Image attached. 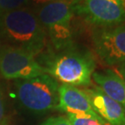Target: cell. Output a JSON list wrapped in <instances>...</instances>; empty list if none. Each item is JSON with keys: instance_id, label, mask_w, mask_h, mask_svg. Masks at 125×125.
Returning <instances> with one entry per match:
<instances>
[{"instance_id": "8992f818", "label": "cell", "mask_w": 125, "mask_h": 125, "mask_svg": "<svg viewBox=\"0 0 125 125\" xmlns=\"http://www.w3.org/2000/svg\"><path fill=\"white\" fill-rule=\"evenodd\" d=\"M73 11L94 28L125 23V0H81L73 4Z\"/></svg>"}, {"instance_id": "7a4b0ae2", "label": "cell", "mask_w": 125, "mask_h": 125, "mask_svg": "<svg viewBox=\"0 0 125 125\" xmlns=\"http://www.w3.org/2000/svg\"><path fill=\"white\" fill-rule=\"evenodd\" d=\"M43 66L47 74L62 84L87 87L96 62L91 52L73 44L48 56Z\"/></svg>"}, {"instance_id": "9c48e42d", "label": "cell", "mask_w": 125, "mask_h": 125, "mask_svg": "<svg viewBox=\"0 0 125 125\" xmlns=\"http://www.w3.org/2000/svg\"><path fill=\"white\" fill-rule=\"evenodd\" d=\"M83 90L88 95L94 111L108 125H125V111L118 103L98 86L86 87Z\"/></svg>"}, {"instance_id": "d6986e66", "label": "cell", "mask_w": 125, "mask_h": 125, "mask_svg": "<svg viewBox=\"0 0 125 125\" xmlns=\"http://www.w3.org/2000/svg\"><path fill=\"white\" fill-rule=\"evenodd\" d=\"M0 125H7L6 123H4V124H0Z\"/></svg>"}, {"instance_id": "5b68a950", "label": "cell", "mask_w": 125, "mask_h": 125, "mask_svg": "<svg viewBox=\"0 0 125 125\" xmlns=\"http://www.w3.org/2000/svg\"><path fill=\"white\" fill-rule=\"evenodd\" d=\"M46 73L35 56L21 48L2 44L0 51V74L7 80H24Z\"/></svg>"}, {"instance_id": "5bb4252c", "label": "cell", "mask_w": 125, "mask_h": 125, "mask_svg": "<svg viewBox=\"0 0 125 125\" xmlns=\"http://www.w3.org/2000/svg\"><path fill=\"white\" fill-rule=\"evenodd\" d=\"M6 123V101L3 91L0 86V124Z\"/></svg>"}, {"instance_id": "30bf717a", "label": "cell", "mask_w": 125, "mask_h": 125, "mask_svg": "<svg viewBox=\"0 0 125 125\" xmlns=\"http://www.w3.org/2000/svg\"><path fill=\"white\" fill-rule=\"evenodd\" d=\"M92 79L100 88L121 106L125 111V81L112 70L94 71Z\"/></svg>"}, {"instance_id": "2e32d148", "label": "cell", "mask_w": 125, "mask_h": 125, "mask_svg": "<svg viewBox=\"0 0 125 125\" xmlns=\"http://www.w3.org/2000/svg\"><path fill=\"white\" fill-rule=\"evenodd\" d=\"M116 70L118 71V74L125 81V63L121 64L116 67Z\"/></svg>"}, {"instance_id": "ffe728a7", "label": "cell", "mask_w": 125, "mask_h": 125, "mask_svg": "<svg viewBox=\"0 0 125 125\" xmlns=\"http://www.w3.org/2000/svg\"><path fill=\"white\" fill-rule=\"evenodd\" d=\"M79 1H81V0H78V2H79Z\"/></svg>"}, {"instance_id": "277c9868", "label": "cell", "mask_w": 125, "mask_h": 125, "mask_svg": "<svg viewBox=\"0 0 125 125\" xmlns=\"http://www.w3.org/2000/svg\"><path fill=\"white\" fill-rule=\"evenodd\" d=\"M58 82L47 73L36 78L19 80L15 92L19 102L33 113H44L57 109L59 101Z\"/></svg>"}, {"instance_id": "3957f363", "label": "cell", "mask_w": 125, "mask_h": 125, "mask_svg": "<svg viewBox=\"0 0 125 125\" xmlns=\"http://www.w3.org/2000/svg\"><path fill=\"white\" fill-rule=\"evenodd\" d=\"M37 8V18L57 51L73 44L71 21L74 11L71 0H57Z\"/></svg>"}, {"instance_id": "7c38bea8", "label": "cell", "mask_w": 125, "mask_h": 125, "mask_svg": "<svg viewBox=\"0 0 125 125\" xmlns=\"http://www.w3.org/2000/svg\"><path fill=\"white\" fill-rule=\"evenodd\" d=\"M28 5V0H0V12L22 8Z\"/></svg>"}, {"instance_id": "e0dca14e", "label": "cell", "mask_w": 125, "mask_h": 125, "mask_svg": "<svg viewBox=\"0 0 125 125\" xmlns=\"http://www.w3.org/2000/svg\"><path fill=\"white\" fill-rule=\"evenodd\" d=\"M71 1L73 2V4H75V3H77V2H78V0H71Z\"/></svg>"}, {"instance_id": "9a60e30c", "label": "cell", "mask_w": 125, "mask_h": 125, "mask_svg": "<svg viewBox=\"0 0 125 125\" xmlns=\"http://www.w3.org/2000/svg\"><path fill=\"white\" fill-rule=\"evenodd\" d=\"M54 1H57V0H28V4L34 5V6L38 7Z\"/></svg>"}, {"instance_id": "52a82bcc", "label": "cell", "mask_w": 125, "mask_h": 125, "mask_svg": "<svg viewBox=\"0 0 125 125\" xmlns=\"http://www.w3.org/2000/svg\"><path fill=\"white\" fill-rule=\"evenodd\" d=\"M91 40L94 52L106 65L117 67L125 63V23L94 28Z\"/></svg>"}, {"instance_id": "ac0fdd59", "label": "cell", "mask_w": 125, "mask_h": 125, "mask_svg": "<svg viewBox=\"0 0 125 125\" xmlns=\"http://www.w3.org/2000/svg\"><path fill=\"white\" fill-rule=\"evenodd\" d=\"M1 48H2V45H1V41H0V51H1Z\"/></svg>"}, {"instance_id": "ba28073f", "label": "cell", "mask_w": 125, "mask_h": 125, "mask_svg": "<svg viewBox=\"0 0 125 125\" xmlns=\"http://www.w3.org/2000/svg\"><path fill=\"white\" fill-rule=\"evenodd\" d=\"M58 96L57 110L67 114L90 115L103 120L94 111L88 95L83 90L74 86L62 84L58 89Z\"/></svg>"}, {"instance_id": "8fae6325", "label": "cell", "mask_w": 125, "mask_h": 125, "mask_svg": "<svg viewBox=\"0 0 125 125\" xmlns=\"http://www.w3.org/2000/svg\"><path fill=\"white\" fill-rule=\"evenodd\" d=\"M67 118L72 125H108L105 121L86 115L67 114Z\"/></svg>"}, {"instance_id": "4fadbf2b", "label": "cell", "mask_w": 125, "mask_h": 125, "mask_svg": "<svg viewBox=\"0 0 125 125\" xmlns=\"http://www.w3.org/2000/svg\"><path fill=\"white\" fill-rule=\"evenodd\" d=\"M41 125H72L67 117L52 116L47 119Z\"/></svg>"}, {"instance_id": "6da1fadb", "label": "cell", "mask_w": 125, "mask_h": 125, "mask_svg": "<svg viewBox=\"0 0 125 125\" xmlns=\"http://www.w3.org/2000/svg\"><path fill=\"white\" fill-rule=\"evenodd\" d=\"M0 41L36 56L44 49L47 36L36 12L25 7L0 12Z\"/></svg>"}]
</instances>
